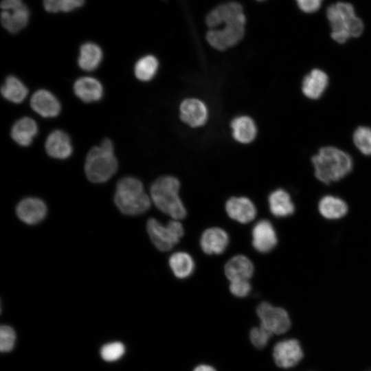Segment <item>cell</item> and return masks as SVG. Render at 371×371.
I'll return each instance as SVG.
<instances>
[{"label": "cell", "mask_w": 371, "mask_h": 371, "mask_svg": "<svg viewBox=\"0 0 371 371\" xmlns=\"http://www.w3.org/2000/svg\"><path fill=\"white\" fill-rule=\"evenodd\" d=\"M245 22V15L240 3L221 4L206 17V24L210 28L206 34V39L214 48L225 50L243 38Z\"/></svg>", "instance_id": "obj_1"}, {"label": "cell", "mask_w": 371, "mask_h": 371, "mask_svg": "<svg viewBox=\"0 0 371 371\" xmlns=\"http://www.w3.org/2000/svg\"><path fill=\"white\" fill-rule=\"evenodd\" d=\"M311 162L316 178L326 184L344 178L352 170L353 164L347 153L331 146L319 148Z\"/></svg>", "instance_id": "obj_2"}, {"label": "cell", "mask_w": 371, "mask_h": 371, "mask_svg": "<svg viewBox=\"0 0 371 371\" xmlns=\"http://www.w3.org/2000/svg\"><path fill=\"white\" fill-rule=\"evenodd\" d=\"M180 182L174 177L164 176L152 184L150 199L163 213L173 219L181 220L186 216V209L179 197Z\"/></svg>", "instance_id": "obj_3"}, {"label": "cell", "mask_w": 371, "mask_h": 371, "mask_svg": "<svg viewBox=\"0 0 371 371\" xmlns=\"http://www.w3.org/2000/svg\"><path fill=\"white\" fill-rule=\"evenodd\" d=\"M114 202L119 210L126 215L142 214L151 205V199L146 193L142 183L133 177L118 181Z\"/></svg>", "instance_id": "obj_4"}, {"label": "cell", "mask_w": 371, "mask_h": 371, "mask_svg": "<svg viewBox=\"0 0 371 371\" xmlns=\"http://www.w3.org/2000/svg\"><path fill=\"white\" fill-rule=\"evenodd\" d=\"M118 164L111 139H104L100 146L93 147L88 153L85 164L87 179L93 183H104L111 178Z\"/></svg>", "instance_id": "obj_5"}, {"label": "cell", "mask_w": 371, "mask_h": 371, "mask_svg": "<svg viewBox=\"0 0 371 371\" xmlns=\"http://www.w3.org/2000/svg\"><path fill=\"white\" fill-rule=\"evenodd\" d=\"M326 15L332 30L331 37L339 43H344L350 37H358L363 31V21L356 16L350 3L333 4L327 9Z\"/></svg>", "instance_id": "obj_6"}, {"label": "cell", "mask_w": 371, "mask_h": 371, "mask_svg": "<svg viewBox=\"0 0 371 371\" xmlns=\"http://www.w3.org/2000/svg\"><path fill=\"white\" fill-rule=\"evenodd\" d=\"M148 236L157 249L168 251L177 245L184 234L182 224L172 219L166 226L157 219L151 218L147 221Z\"/></svg>", "instance_id": "obj_7"}, {"label": "cell", "mask_w": 371, "mask_h": 371, "mask_svg": "<svg viewBox=\"0 0 371 371\" xmlns=\"http://www.w3.org/2000/svg\"><path fill=\"white\" fill-rule=\"evenodd\" d=\"M260 325L271 333L281 335L291 328V319L288 313L280 307L272 306L269 302L260 303L256 310Z\"/></svg>", "instance_id": "obj_8"}, {"label": "cell", "mask_w": 371, "mask_h": 371, "mask_svg": "<svg viewBox=\"0 0 371 371\" xmlns=\"http://www.w3.org/2000/svg\"><path fill=\"white\" fill-rule=\"evenodd\" d=\"M1 8V22L8 32L16 33L27 25L29 11L22 0H2Z\"/></svg>", "instance_id": "obj_9"}, {"label": "cell", "mask_w": 371, "mask_h": 371, "mask_svg": "<svg viewBox=\"0 0 371 371\" xmlns=\"http://www.w3.org/2000/svg\"><path fill=\"white\" fill-rule=\"evenodd\" d=\"M273 356L278 367L289 368L301 361L303 351L297 340L290 339L277 343L273 348Z\"/></svg>", "instance_id": "obj_10"}, {"label": "cell", "mask_w": 371, "mask_h": 371, "mask_svg": "<svg viewBox=\"0 0 371 371\" xmlns=\"http://www.w3.org/2000/svg\"><path fill=\"white\" fill-rule=\"evenodd\" d=\"M47 212L45 203L36 197H27L21 200L16 207L19 218L27 225H35L42 221Z\"/></svg>", "instance_id": "obj_11"}, {"label": "cell", "mask_w": 371, "mask_h": 371, "mask_svg": "<svg viewBox=\"0 0 371 371\" xmlns=\"http://www.w3.org/2000/svg\"><path fill=\"white\" fill-rule=\"evenodd\" d=\"M276 233L271 223L262 219L255 224L252 229V245L260 253L271 251L277 244Z\"/></svg>", "instance_id": "obj_12"}, {"label": "cell", "mask_w": 371, "mask_h": 371, "mask_svg": "<svg viewBox=\"0 0 371 371\" xmlns=\"http://www.w3.org/2000/svg\"><path fill=\"white\" fill-rule=\"evenodd\" d=\"M225 210L231 218L240 223L252 221L257 214L255 205L245 196H233L229 199L225 203Z\"/></svg>", "instance_id": "obj_13"}, {"label": "cell", "mask_w": 371, "mask_h": 371, "mask_svg": "<svg viewBox=\"0 0 371 371\" xmlns=\"http://www.w3.org/2000/svg\"><path fill=\"white\" fill-rule=\"evenodd\" d=\"M30 106L36 113L44 117H54L61 110L58 98L45 89H39L34 92L30 99Z\"/></svg>", "instance_id": "obj_14"}, {"label": "cell", "mask_w": 371, "mask_h": 371, "mask_svg": "<svg viewBox=\"0 0 371 371\" xmlns=\"http://www.w3.org/2000/svg\"><path fill=\"white\" fill-rule=\"evenodd\" d=\"M208 116L205 104L196 98H188L180 105V117L183 122L191 127L203 126Z\"/></svg>", "instance_id": "obj_15"}, {"label": "cell", "mask_w": 371, "mask_h": 371, "mask_svg": "<svg viewBox=\"0 0 371 371\" xmlns=\"http://www.w3.org/2000/svg\"><path fill=\"white\" fill-rule=\"evenodd\" d=\"M45 148L48 155L58 159L69 157L73 152L69 136L61 130H54L49 134Z\"/></svg>", "instance_id": "obj_16"}, {"label": "cell", "mask_w": 371, "mask_h": 371, "mask_svg": "<svg viewBox=\"0 0 371 371\" xmlns=\"http://www.w3.org/2000/svg\"><path fill=\"white\" fill-rule=\"evenodd\" d=\"M229 242V235L223 229L210 227L203 232L200 245L207 254H221L225 251Z\"/></svg>", "instance_id": "obj_17"}, {"label": "cell", "mask_w": 371, "mask_h": 371, "mask_svg": "<svg viewBox=\"0 0 371 371\" xmlns=\"http://www.w3.org/2000/svg\"><path fill=\"white\" fill-rule=\"evenodd\" d=\"M328 85L326 73L319 69H313L304 78L302 91L306 98L317 100L324 93Z\"/></svg>", "instance_id": "obj_18"}, {"label": "cell", "mask_w": 371, "mask_h": 371, "mask_svg": "<svg viewBox=\"0 0 371 371\" xmlns=\"http://www.w3.org/2000/svg\"><path fill=\"white\" fill-rule=\"evenodd\" d=\"M75 95L85 102L100 100L103 96V87L97 79L85 76L76 80L74 85Z\"/></svg>", "instance_id": "obj_19"}, {"label": "cell", "mask_w": 371, "mask_h": 371, "mask_svg": "<svg viewBox=\"0 0 371 371\" xmlns=\"http://www.w3.org/2000/svg\"><path fill=\"white\" fill-rule=\"evenodd\" d=\"M38 133L36 122L29 117H23L18 120L12 126L11 137L12 139L21 146H28Z\"/></svg>", "instance_id": "obj_20"}, {"label": "cell", "mask_w": 371, "mask_h": 371, "mask_svg": "<svg viewBox=\"0 0 371 371\" xmlns=\"http://www.w3.org/2000/svg\"><path fill=\"white\" fill-rule=\"evenodd\" d=\"M252 262L244 255H237L229 259L225 265V274L229 281L249 280L254 273Z\"/></svg>", "instance_id": "obj_21"}, {"label": "cell", "mask_w": 371, "mask_h": 371, "mask_svg": "<svg viewBox=\"0 0 371 371\" xmlns=\"http://www.w3.org/2000/svg\"><path fill=\"white\" fill-rule=\"evenodd\" d=\"M102 57V51L98 45L85 43L80 48L78 64L82 70L93 71L100 65Z\"/></svg>", "instance_id": "obj_22"}, {"label": "cell", "mask_w": 371, "mask_h": 371, "mask_svg": "<svg viewBox=\"0 0 371 371\" xmlns=\"http://www.w3.org/2000/svg\"><path fill=\"white\" fill-rule=\"evenodd\" d=\"M268 201L271 212L277 217H286L294 212V205L290 195L282 189L272 192Z\"/></svg>", "instance_id": "obj_23"}, {"label": "cell", "mask_w": 371, "mask_h": 371, "mask_svg": "<svg viewBox=\"0 0 371 371\" xmlns=\"http://www.w3.org/2000/svg\"><path fill=\"white\" fill-rule=\"evenodd\" d=\"M232 135L238 142L248 144L256 136L257 128L254 120L248 116H240L232 122Z\"/></svg>", "instance_id": "obj_24"}, {"label": "cell", "mask_w": 371, "mask_h": 371, "mask_svg": "<svg viewBox=\"0 0 371 371\" xmlns=\"http://www.w3.org/2000/svg\"><path fill=\"white\" fill-rule=\"evenodd\" d=\"M168 263L175 276L179 279L190 277L195 267L193 258L185 251L172 254L169 258Z\"/></svg>", "instance_id": "obj_25"}, {"label": "cell", "mask_w": 371, "mask_h": 371, "mask_svg": "<svg viewBox=\"0 0 371 371\" xmlns=\"http://www.w3.org/2000/svg\"><path fill=\"white\" fill-rule=\"evenodd\" d=\"M1 93L7 100L18 104L26 98L28 89L18 78L11 75L5 78Z\"/></svg>", "instance_id": "obj_26"}, {"label": "cell", "mask_w": 371, "mask_h": 371, "mask_svg": "<svg viewBox=\"0 0 371 371\" xmlns=\"http://www.w3.org/2000/svg\"><path fill=\"white\" fill-rule=\"evenodd\" d=\"M320 214L328 219H337L344 216L348 211L346 203L335 196H326L319 203Z\"/></svg>", "instance_id": "obj_27"}, {"label": "cell", "mask_w": 371, "mask_h": 371, "mask_svg": "<svg viewBox=\"0 0 371 371\" xmlns=\"http://www.w3.org/2000/svg\"><path fill=\"white\" fill-rule=\"evenodd\" d=\"M159 67L157 59L153 55L139 58L135 65L134 73L141 81H149L153 78Z\"/></svg>", "instance_id": "obj_28"}, {"label": "cell", "mask_w": 371, "mask_h": 371, "mask_svg": "<svg viewBox=\"0 0 371 371\" xmlns=\"http://www.w3.org/2000/svg\"><path fill=\"white\" fill-rule=\"evenodd\" d=\"M353 142L363 155H371V127L361 126L353 133Z\"/></svg>", "instance_id": "obj_29"}, {"label": "cell", "mask_w": 371, "mask_h": 371, "mask_svg": "<svg viewBox=\"0 0 371 371\" xmlns=\"http://www.w3.org/2000/svg\"><path fill=\"white\" fill-rule=\"evenodd\" d=\"M85 0H44L43 5L49 12H70L81 7Z\"/></svg>", "instance_id": "obj_30"}, {"label": "cell", "mask_w": 371, "mask_h": 371, "mask_svg": "<svg viewBox=\"0 0 371 371\" xmlns=\"http://www.w3.org/2000/svg\"><path fill=\"white\" fill-rule=\"evenodd\" d=\"M125 348L121 342H112L104 345L100 350L102 359L107 361L119 359L124 353Z\"/></svg>", "instance_id": "obj_31"}, {"label": "cell", "mask_w": 371, "mask_h": 371, "mask_svg": "<svg viewBox=\"0 0 371 371\" xmlns=\"http://www.w3.org/2000/svg\"><path fill=\"white\" fill-rule=\"evenodd\" d=\"M272 335L273 333L260 325L259 327H254L251 330L249 337L252 344L256 348L262 349L265 347Z\"/></svg>", "instance_id": "obj_32"}, {"label": "cell", "mask_w": 371, "mask_h": 371, "mask_svg": "<svg viewBox=\"0 0 371 371\" xmlns=\"http://www.w3.org/2000/svg\"><path fill=\"white\" fill-rule=\"evenodd\" d=\"M15 333L8 326H1L0 328V350L1 352L10 351L14 345Z\"/></svg>", "instance_id": "obj_33"}, {"label": "cell", "mask_w": 371, "mask_h": 371, "mask_svg": "<svg viewBox=\"0 0 371 371\" xmlns=\"http://www.w3.org/2000/svg\"><path fill=\"white\" fill-rule=\"evenodd\" d=\"M251 289L249 280H235L230 281L229 291L235 296L243 297L247 296Z\"/></svg>", "instance_id": "obj_34"}, {"label": "cell", "mask_w": 371, "mask_h": 371, "mask_svg": "<svg viewBox=\"0 0 371 371\" xmlns=\"http://www.w3.org/2000/svg\"><path fill=\"white\" fill-rule=\"evenodd\" d=\"M323 0H296L299 8L306 13L316 12L321 6Z\"/></svg>", "instance_id": "obj_35"}, {"label": "cell", "mask_w": 371, "mask_h": 371, "mask_svg": "<svg viewBox=\"0 0 371 371\" xmlns=\"http://www.w3.org/2000/svg\"><path fill=\"white\" fill-rule=\"evenodd\" d=\"M194 371H216L214 368L207 365H201L194 368Z\"/></svg>", "instance_id": "obj_36"}, {"label": "cell", "mask_w": 371, "mask_h": 371, "mask_svg": "<svg viewBox=\"0 0 371 371\" xmlns=\"http://www.w3.org/2000/svg\"><path fill=\"white\" fill-rule=\"evenodd\" d=\"M365 371H371V368L369 369L366 370Z\"/></svg>", "instance_id": "obj_37"}, {"label": "cell", "mask_w": 371, "mask_h": 371, "mask_svg": "<svg viewBox=\"0 0 371 371\" xmlns=\"http://www.w3.org/2000/svg\"><path fill=\"white\" fill-rule=\"evenodd\" d=\"M257 1H264V0H257Z\"/></svg>", "instance_id": "obj_38"}]
</instances>
